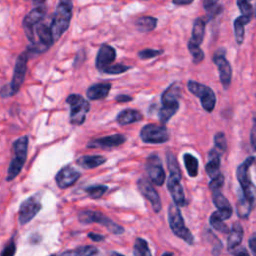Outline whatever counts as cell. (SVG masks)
Wrapping results in <instances>:
<instances>
[{"mask_svg": "<svg viewBox=\"0 0 256 256\" xmlns=\"http://www.w3.org/2000/svg\"><path fill=\"white\" fill-rule=\"evenodd\" d=\"M115 100L117 101V102H129V101H131L132 100V98L130 97V96H128V95H124V94H120V95H117L116 97H115Z\"/></svg>", "mask_w": 256, "mask_h": 256, "instance_id": "cell-48", "label": "cell"}, {"mask_svg": "<svg viewBox=\"0 0 256 256\" xmlns=\"http://www.w3.org/2000/svg\"><path fill=\"white\" fill-rule=\"evenodd\" d=\"M250 141H251L252 147L256 151V116L253 118V125L250 132Z\"/></svg>", "mask_w": 256, "mask_h": 256, "instance_id": "cell-43", "label": "cell"}, {"mask_svg": "<svg viewBox=\"0 0 256 256\" xmlns=\"http://www.w3.org/2000/svg\"><path fill=\"white\" fill-rule=\"evenodd\" d=\"M129 69H131L130 66H126V65H123V64H115V65H110L108 67H106L105 69H103L102 71L104 73H107V74H121V73H124L126 71H128Z\"/></svg>", "mask_w": 256, "mask_h": 256, "instance_id": "cell-37", "label": "cell"}, {"mask_svg": "<svg viewBox=\"0 0 256 256\" xmlns=\"http://www.w3.org/2000/svg\"><path fill=\"white\" fill-rule=\"evenodd\" d=\"M111 89L110 83H97L91 85L86 92V95L89 100H101L108 96Z\"/></svg>", "mask_w": 256, "mask_h": 256, "instance_id": "cell-20", "label": "cell"}, {"mask_svg": "<svg viewBox=\"0 0 256 256\" xmlns=\"http://www.w3.org/2000/svg\"><path fill=\"white\" fill-rule=\"evenodd\" d=\"M184 164L187 170V173L190 177H196L198 175V160L192 154L185 153L183 156Z\"/></svg>", "mask_w": 256, "mask_h": 256, "instance_id": "cell-31", "label": "cell"}, {"mask_svg": "<svg viewBox=\"0 0 256 256\" xmlns=\"http://www.w3.org/2000/svg\"><path fill=\"white\" fill-rule=\"evenodd\" d=\"M77 164L84 169H93L106 162V158L101 155H84L77 159Z\"/></svg>", "mask_w": 256, "mask_h": 256, "instance_id": "cell-23", "label": "cell"}, {"mask_svg": "<svg viewBox=\"0 0 256 256\" xmlns=\"http://www.w3.org/2000/svg\"><path fill=\"white\" fill-rule=\"evenodd\" d=\"M134 256H152L147 242L142 238H136L133 248Z\"/></svg>", "mask_w": 256, "mask_h": 256, "instance_id": "cell-32", "label": "cell"}, {"mask_svg": "<svg viewBox=\"0 0 256 256\" xmlns=\"http://www.w3.org/2000/svg\"><path fill=\"white\" fill-rule=\"evenodd\" d=\"M218 0H203V7L207 11H211L217 5Z\"/></svg>", "mask_w": 256, "mask_h": 256, "instance_id": "cell-44", "label": "cell"}, {"mask_svg": "<svg viewBox=\"0 0 256 256\" xmlns=\"http://www.w3.org/2000/svg\"><path fill=\"white\" fill-rule=\"evenodd\" d=\"M243 228L239 222H235L232 226L231 231L229 232L228 240H227V248L230 252H232L235 248H237L242 241L243 238Z\"/></svg>", "mask_w": 256, "mask_h": 256, "instance_id": "cell-21", "label": "cell"}, {"mask_svg": "<svg viewBox=\"0 0 256 256\" xmlns=\"http://www.w3.org/2000/svg\"><path fill=\"white\" fill-rule=\"evenodd\" d=\"M28 136L24 135L19 137L13 143V157L10 161L7 170L6 181H12L21 172L27 157L28 151Z\"/></svg>", "mask_w": 256, "mask_h": 256, "instance_id": "cell-4", "label": "cell"}, {"mask_svg": "<svg viewBox=\"0 0 256 256\" xmlns=\"http://www.w3.org/2000/svg\"><path fill=\"white\" fill-rule=\"evenodd\" d=\"M146 171L150 180L157 186H161L165 181V172L160 158L156 154H152L147 158Z\"/></svg>", "mask_w": 256, "mask_h": 256, "instance_id": "cell-13", "label": "cell"}, {"mask_svg": "<svg viewBox=\"0 0 256 256\" xmlns=\"http://www.w3.org/2000/svg\"><path fill=\"white\" fill-rule=\"evenodd\" d=\"M110 256H124V255H122V254H120V253H118V252L113 251V252L110 253Z\"/></svg>", "mask_w": 256, "mask_h": 256, "instance_id": "cell-51", "label": "cell"}, {"mask_svg": "<svg viewBox=\"0 0 256 256\" xmlns=\"http://www.w3.org/2000/svg\"><path fill=\"white\" fill-rule=\"evenodd\" d=\"M248 244H249V248H250V250L252 251L253 255L256 256V235L253 236V237H251V238L249 239Z\"/></svg>", "mask_w": 256, "mask_h": 256, "instance_id": "cell-46", "label": "cell"}, {"mask_svg": "<svg viewBox=\"0 0 256 256\" xmlns=\"http://www.w3.org/2000/svg\"><path fill=\"white\" fill-rule=\"evenodd\" d=\"M28 58H29V55L27 51H23L20 55H18L15 62L14 72H13V77L11 82L7 85H4L0 89V95L3 98H7L15 95L21 88L25 79L26 71H27Z\"/></svg>", "mask_w": 256, "mask_h": 256, "instance_id": "cell-3", "label": "cell"}, {"mask_svg": "<svg viewBox=\"0 0 256 256\" xmlns=\"http://www.w3.org/2000/svg\"><path fill=\"white\" fill-rule=\"evenodd\" d=\"M220 153L212 149L209 153V161L205 166V170L209 177L212 179L220 174Z\"/></svg>", "mask_w": 256, "mask_h": 256, "instance_id": "cell-22", "label": "cell"}, {"mask_svg": "<svg viewBox=\"0 0 256 256\" xmlns=\"http://www.w3.org/2000/svg\"><path fill=\"white\" fill-rule=\"evenodd\" d=\"M51 256H59V255H51Z\"/></svg>", "mask_w": 256, "mask_h": 256, "instance_id": "cell-53", "label": "cell"}, {"mask_svg": "<svg viewBox=\"0 0 256 256\" xmlns=\"http://www.w3.org/2000/svg\"><path fill=\"white\" fill-rule=\"evenodd\" d=\"M168 222L172 232L188 244H193L194 236L188 228H186L180 209L176 205H170L168 209Z\"/></svg>", "mask_w": 256, "mask_h": 256, "instance_id": "cell-6", "label": "cell"}, {"mask_svg": "<svg viewBox=\"0 0 256 256\" xmlns=\"http://www.w3.org/2000/svg\"><path fill=\"white\" fill-rule=\"evenodd\" d=\"M126 141V137L122 134H113L109 136L100 137L97 139H93L87 143L88 148H112L123 144Z\"/></svg>", "mask_w": 256, "mask_h": 256, "instance_id": "cell-17", "label": "cell"}, {"mask_svg": "<svg viewBox=\"0 0 256 256\" xmlns=\"http://www.w3.org/2000/svg\"><path fill=\"white\" fill-rule=\"evenodd\" d=\"M187 87L193 95L197 96L200 99L201 105L205 111H213L216 104V97L213 90L210 87L193 80L188 81Z\"/></svg>", "mask_w": 256, "mask_h": 256, "instance_id": "cell-10", "label": "cell"}, {"mask_svg": "<svg viewBox=\"0 0 256 256\" xmlns=\"http://www.w3.org/2000/svg\"><path fill=\"white\" fill-rule=\"evenodd\" d=\"M46 15V5L35 6L24 18H23V29L27 39L32 43H36L35 28L41 23Z\"/></svg>", "mask_w": 256, "mask_h": 256, "instance_id": "cell-9", "label": "cell"}, {"mask_svg": "<svg viewBox=\"0 0 256 256\" xmlns=\"http://www.w3.org/2000/svg\"><path fill=\"white\" fill-rule=\"evenodd\" d=\"M140 137L143 142L149 144H161L169 140V132L164 125L147 124L140 131Z\"/></svg>", "mask_w": 256, "mask_h": 256, "instance_id": "cell-12", "label": "cell"}, {"mask_svg": "<svg viewBox=\"0 0 256 256\" xmlns=\"http://www.w3.org/2000/svg\"><path fill=\"white\" fill-rule=\"evenodd\" d=\"M140 120H142V114L134 109H125L121 111L116 117V121L120 125H128Z\"/></svg>", "mask_w": 256, "mask_h": 256, "instance_id": "cell-24", "label": "cell"}, {"mask_svg": "<svg viewBox=\"0 0 256 256\" xmlns=\"http://www.w3.org/2000/svg\"><path fill=\"white\" fill-rule=\"evenodd\" d=\"M172 1L176 5H187V4H190L191 2H193V0H172Z\"/></svg>", "mask_w": 256, "mask_h": 256, "instance_id": "cell-49", "label": "cell"}, {"mask_svg": "<svg viewBox=\"0 0 256 256\" xmlns=\"http://www.w3.org/2000/svg\"><path fill=\"white\" fill-rule=\"evenodd\" d=\"M251 0H237V6L243 16L251 18L253 15V7L250 3Z\"/></svg>", "mask_w": 256, "mask_h": 256, "instance_id": "cell-36", "label": "cell"}, {"mask_svg": "<svg viewBox=\"0 0 256 256\" xmlns=\"http://www.w3.org/2000/svg\"><path fill=\"white\" fill-rule=\"evenodd\" d=\"M223 184H224V177L220 173L218 176H216V177L211 179V181L209 182V188H210L211 192L220 191V189L222 188Z\"/></svg>", "mask_w": 256, "mask_h": 256, "instance_id": "cell-38", "label": "cell"}, {"mask_svg": "<svg viewBox=\"0 0 256 256\" xmlns=\"http://www.w3.org/2000/svg\"><path fill=\"white\" fill-rule=\"evenodd\" d=\"M179 109V102L169 103V104H162L158 112L159 120L162 124H165Z\"/></svg>", "mask_w": 256, "mask_h": 256, "instance_id": "cell-28", "label": "cell"}, {"mask_svg": "<svg viewBox=\"0 0 256 256\" xmlns=\"http://www.w3.org/2000/svg\"><path fill=\"white\" fill-rule=\"evenodd\" d=\"M213 203L218 209H231V205L220 191L212 192Z\"/></svg>", "mask_w": 256, "mask_h": 256, "instance_id": "cell-33", "label": "cell"}, {"mask_svg": "<svg viewBox=\"0 0 256 256\" xmlns=\"http://www.w3.org/2000/svg\"><path fill=\"white\" fill-rule=\"evenodd\" d=\"M16 252V245L13 239H11L2 250L0 256H14Z\"/></svg>", "mask_w": 256, "mask_h": 256, "instance_id": "cell-41", "label": "cell"}, {"mask_svg": "<svg viewBox=\"0 0 256 256\" xmlns=\"http://www.w3.org/2000/svg\"><path fill=\"white\" fill-rule=\"evenodd\" d=\"M167 166L169 170V177L167 180V188L176 206H185L187 204L183 187L181 185V171L176 157L171 152L167 153Z\"/></svg>", "mask_w": 256, "mask_h": 256, "instance_id": "cell-1", "label": "cell"}, {"mask_svg": "<svg viewBox=\"0 0 256 256\" xmlns=\"http://www.w3.org/2000/svg\"><path fill=\"white\" fill-rule=\"evenodd\" d=\"M99 253L98 249L92 245L81 246L73 250H67L59 256H96Z\"/></svg>", "mask_w": 256, "mask_h": 256, "instance_id": "cell-27", "label": "cell"}, {"mask_svg": "<svg viewBox=\"0 0 256 256\" xmlns=\"http://www.w3.org/2000/svg\"><path fill=\"white\" fill-rule=\"evenodd\" d=\"M72 0H59L50 25V30L54 42L59 40L63 33H65L69 28L72 18Z\"/></svg>", "mask_w": 256, "mask_h": 256, "instance_id": "cell-2", "label": "cell"}, {"mask_svg": "<svg viewBox=\"0 0 256 256\" xmlns=\"http://www.w3.org/2000/svg\"><path fill=\"white\" fill-rule=\"evenodd\" d=\"M255 14H256V8H255Z\"/></svg>", "mask_w": 256, "mask_h": 256, "instance_id": "cell-54", "label": "cell"}, {"mask_svg": "<svg viewBox=\"0 0 256 256\" xmlns=\"http://www.w3.org/2000/svg\"><path fill=\"white\" fill-rule=\"evenodd\" d=\"M254 162V157L250 156L243 163H241L236 170V177L241 186L243 196L254 208L256 206V187L249 177V168Z\"/></svg>", "mask_w": 256, "mask_h": 256, "instance_id": "cell-5", "label": "cell"}, {"mask_svg": "<svg viewBox=\"0 0 256 256\" xmlns=\"http://www.w3.org/2000/svg\"><path fill=\"white\" fill-rule=\"evenodd\" d=\"M42 204L40 199V193H36L33 196H30L26 200H24L18 212V220L21 225H25L30 222L41 210Z\"/></svg>", "mask_w": 256, "mask_h": 256, "instance_id": "cell-11", "label": "cell"}, {"mask_svg": "<svg viewBox=\"0 0 256 256\" xmlns=\"http://www.w3.org/2000/svg\"><path fill=\"white\" fill-rule=\"evenodd\" d=\"M81 174L75 168L71 166H65L61 168L55 176V181L59 188L65 189L72 186L79 178Z\"/></svg>", "mask_w": 256, "mask_h": 256, "instance_id": "cell-16", "label": "cell"}, {"mask_svg": "<svg viewBox=\"0 0 256 256\" xmlns=\"http://www.w3.org/2000/svg\"><path fill=\"white\" fill-rule=\"evenodd\" d=\"M226 148H227V142H226L225 135L222 132H218L214 136V149L221 154L226 151Z\"/></svg>", "mask_w": 256, "mask_h": 256, "instance_id": "cell-35", "label": "cell"}, {"mask_svg": "<svg viewBox=\"0 0 256 256\" xmlns=\"http://www.w3.org/2000/svg\"><path fill=\"white\" fill-rule=\"evenodd\" d=\"M213 62L218 67L219 71V78L220 81L224 87V89H227L231 82V76H232V70L229 62L225 58V52H219L217 51L214 54Z\"/></svg>", "mask_w": 256, "mask_h": 256, "instance_id": "cell-14", "label": "cell"}, {"mask_svg": "<svg viewBox=\"0 0 256 256\" xmlns=\"http://www.w3.org/2000/svg\"><path fill=\"white\" fill-rule=\"evenodd\" d=\"M163 53V50H156V49H144L139 51L138 56L139 58L145 60V59H151L156 56H159Z\"/></svg>", "mask_w": 256, "mask_h": 256, "instance_id": "cell-39", "label": "cell"}, {"mask_svg": "<svg viewBox=\"0 0 256 256\" xmlns=\"http://www.w3.org/2000/svg\"><path fill=\"white\" fill-rule=\"evenodd\" d=\"M251 18L240 15L239 17H237L234 21V33H235V39L236 42L241 45L243 40H244V34H245V25L248 24L250 22Z\"/></svg>", "mask_w": 256, "mask_h": 256, "instance_id": "cell-26", "label": "cell"}, {"mask_svg": "<svg viewBox=\"0 0 256 256\" xmlns=\"http://www.w3.org/2000/svg\"><path fill=\"white\" fill-rule=\"evenodd\" d=\"M252 209H253L252 205L243 196V194H242V192L240 190V192L238 193V201H237V205H236L237 215L240 218H247Z\"/></svg>", "mask_w": 256, "mask_h": 256, "instance_id": "cell-29", "label": "cell"}, {"mask_svg": "<svg viewBox=\"0 0 256 256\" xmlns=\"http://www.w3.org/2000/svg\"><path fill=\"white\" fill-rule=\"evenodd\" d=\"M209 222H210V225L217 231L219 232H222V233H229V228L227 225L224 224L223 221L221 220H218V219H215L213 217L210 216V219H209Z\"/></svg>", "mask_w": 256, "mask_h": 256, "instance_id": "cell-40", "label": "cell"}, {"mask_svg": "<svg viewBox=\"0 0 256 256\" xmlns=\"http://www.w3.org/2000/svg\"><path fill=\"white\" fill-rule=\"evenodd\" d=\"M192 57H193V61L194 63H199L203 60L204 58V53L202 52L200 47H188Z\"/></svg>", "mask_w": 256, "mask_h": 256, "instance_id": "cell-42", "label": "cell"}, {"mask_svg": "<svg viewBox=\"0 0 256 256\" xmlns=\"http://www.w3.org/2000/svg\"><path fill=\"white\" fill-rule=\"evenodd\" d=\"M181 96V86L179 83L175 82L171 84L162 94L161 102L162 104H169L178 102V99Z\"/></svg>", "mask_w": 256, "mask_h": 256, "instance_id": "cell-25", "label": "cell"}, {"mask_svg": "<svg viewBox=\"0 0 256 256\" xmlns=\"http://www.w3.org/2000/svg\"><path fill=\"white\" fill-rule=\"evenodd\" d=\"M66 103L70 106V123L82 125L90 110L89 102L79 94H71L67 97Z\"/></svg>", "mask_w": 256, "mask_h": 256, "instance_id": "cell-8", "label": "cell"}, {"mask_svg": "<svg viewBox=\"0 0 256 256\" xmlns=\"http://www.w3.org/2000/svg\"><path fill=\"white\" fill-rule=\"evenodd\" d=\"M205 32V22L202 18H197L194 21L193 29H192V36L188 41V47H200V44L203 41Z\"/></svg>", "mask_w": 256, "mask_h": 256, "instance_id": "cell-19", "label": "cell"}, {"mask_svg": "<svg viewBox=\"0 0 256 256\" xmlns=\"http://www.w3.org/2000/svg\"><path fill=\"white\" fill-rule=\"evenodd\" d=\"M162 256H174V255L172 253H170V252H165V253L162 254Z\"/></svg>", "mask_w": 256, "mask_h": 256, "instance_id": "cell-52", "label": "cell"}, {"mask_svg": "<svg viewBox=\"0 0 256 256\" xmlns=\"http://www.w3.org/2000/svg\"><path fill=\"white\" fill-rule=\"evenodd\" d=\"M232 253L235 255V256H250L249 255V253L247 252V250L245 249V248H243V247H237V248H235L233 251H232Z\"/></svg>", "mask_w": 256, "mask_h": 256, "instance_id": "cell-45", "label": "cell"}, {"mask_svg": "<svg viewBox=\"0 0 256 256\" xmlns=\"http://www.w3.org/2000/svg\"><path fill=\"white\" fill-rule=\"evenodd\" d=\"M115 58H116L115 49L108 44H103L99 48L96 56V61H95L96 68L102 71L106 67L110 66V64L115 60Z\"/></svg>", "mask_w": 256, "mask_h": 256, "instance_id": "cell-18", "label": "cell"}, {"mask_svg": "<svg viewBox=\"0 0 256 256\" xmlns=\"http://www.w3.org/2000/svg\"><path fill=\"white\" fill-rule=\"evenodd\" d=\"M107 189H108V187L105 185H93V186L87 187L85 190L89 197H91L93 199H98L105 194Z\"/></svg>", "mask_w": 256, "mask_h": 256, "instance_id": "cell-34", "label": "cell"}, {"mask_svg": "<svg viewBox=\"0 0 256 256\" xmlns=\"http://www.w3.org/2000/svg\"><path fill=\"white\" fill-rule=\"evenodd\" d=\"M88 237L92 240V241H95V242H100L102 240H104V236L103 235H100V234H96V233H89L88 234Z\"/></svg>", "mask_w": 256, "mask_h": 256, "instance_id": "cell-47", "label": "cell"}, {"mask_svg": "<svg viewBox=\"0 0 256 256\" xmlns=\"http://www.w3.org/2000/svg\"><path fill=\"white\" fill-rule=\"evenodd\" d=\"M136 27L141 32H150L152 31L157 25V19L150 16L140 17L135 22Z\"/></svg>", "mask_w": 256, "mask_h": 256, "instance_id": "cell-30", "label": "cell"}, {"mask_svg": "<svg viewBox=\"0 0 256 256\" xmlns=\"http://www.w3.org/2000/svg\"><path fill=\"white\" fill-rule=\"evenodd\" d=\"M47 0H32L34 6H40V5H45Z\"/></svg>", "mask_w": 256, "mask_h": 256, "instance_id": "cell-50", "label": "cell"}, {"mask_svg": "<svg viewBox=\"0 0 256 256\" xmlns=\"http://www.w3.org/2000/svg\"><path fill=\"white\" fill-rule=\"evenodd\" d=\"M137 186H138V189H139L140 193L151 203V205L153 207V210L155 212H159L162 208V204H161L159 194L154 189L152 184L148 180H146L145 178H141V179L138 180Z\"/></svg>", "mask_w": 256, "mask_h": 256, "instance_id": "cell-15", "label": "cell"}, {"mask_svg": "<svg viewBox=\"0 0 256 256\" xmlns=\"http://www.w3.org/2000/svg\"><path fill=\"white\" fill-rule=\"evenodd\" d=\"M78 219L83 224H89V223H98L102 226L106 227L111 233L113 234H122L124 232V228L108 218L106 215L99 211H93V210H84L79 212Z\"/></svg>", "mask_w": 256, "mask_h": 256, "instance_id": "cell-7", "label": "cell"}]
</instances>
